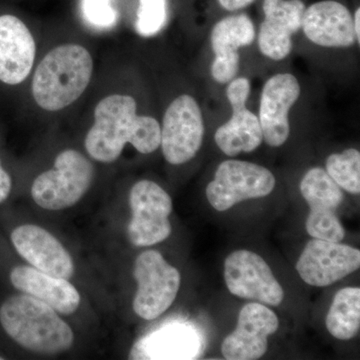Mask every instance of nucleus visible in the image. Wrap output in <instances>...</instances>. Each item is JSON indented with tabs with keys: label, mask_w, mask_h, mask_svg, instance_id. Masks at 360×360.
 Returning <instances> with one entry per match:
<instances>
[{
	"label": "nucleus",
	"mask_w": 360,
	"mask_h": 360,
	"mask_svg": "<svg viewBox=\"0 0 360 360\" xmlns=\"http://www.w3.org/2000/svg\"><path fill=\"white\" fill-rule=\"evenodd\" d=\"M94 59L79 44H63L40 61L32 84L33 99L46 111L63 110L77 101L89 86Z\"/></svg>",
	"instance_id": "obj_3"
},
{
	"label": "nucleus",
	"mask_w": 360,
	"mask_h": 360,
	"mask_svg": "<svg viewBox=\"0 0 360 360\" xmlns=\"http://www.w3.org/2000/svg\"><path fill=\"white\" fill-rule=\"evenodd\" d=\"M13 188V181L11 175L7 174L6 169L2 167L0 160V203L4 202L8 198Z\"/></svg>",
	"instance_id": "obj_26"
},
{
	"label": "nucleus",
	"mask_w": 360,
	"mask_h": 360,
	"mask_svg": "<svg viewBox=\"0 0 360 360\" xmlns=\"http://www.w3.org/2000/svg\"><path fill=\"white\" fill-rule=\"evenodd\" d=\"M255 0H219L220 6L229 11H239L250 6Z\"/></svg>",
	"instance_id": "obj_27"
},
{
	"label": "nucleus",
	"mask_w": 360,
	"mask_h": 360,
	"mask_svg": "<svg viewBox=\"0 0 360 360\" xmlns=\"http://www.w3.org/2000/svg\"><path fill=\"white\" fill-rule=\"evenodd\" d=\"M326 328L333 338L349 340L360 328V288H345L335 296L326 316Z\"/></svg>",
	"instance_id": "obj_21"
},
{
	"label": "nucleus",
	"mask_w": 360,
	"mask_h": 360,
	"mask_svg": "<svg viewBox=\"0 0 360 360\" xmlns=\"http://www.w3.org/2000/svg\"><path fill=\"white\" fill-rule=\"evenodd\" d=\"M305 8L302 0H264V20L258 33V47L264 56L272 60L288 58Z\"/></svg>",
	"instance_id": "obj_16"
},
{
	"label": "nucleus",
	"mask_w": 360,
	"mask_h": 360,
	"mask_svg": "<svg viewBox=\"0 0 360 360\" xmlns=\"http://www.w3.org/2000/svg\"><path fill=\"white\" fill-rule=\"evenodd\" d=\"M134 276L137 283L135 314L146 321L158 319L176 298L181 283L179 270L158 251L148 250L135 260Z\"/></svg>",
	"instance_id": "obj_6"
},
{
	"label": "nucleus",
	"mask_w": 360,
	"mask_h": 360,
	"mask_svg": "<svg viewBox=\"0 0 360 360\" xmlns=\"http://www.w3.org/2000/svg\"><path fill=\"white\" fill-rule=\"evenodd\" d=\"M0 322L16 343L39 354H63L73 345L72 329L58 311L32 295L9 297L0 307Z\"/></svg>",
	"instance_id": "obj_2"
},
{
	"label": "nucleus",
	"mask_w": 360,
	"mask_h": 360,
	"mask_svg": "<svg viewBox=\"0 0 360 360\" xmlns=\"http://www.w3.org/2000/svg\"><path fill=\"white\" fill-rule=\"evenodd\" d=\"M326 172L340 188L352 194L360 193V153L357 149H345L326 160Z\"/></svg>",
	"instance_id": "obj_22"
},
{
	"label": "nucleus",
	"mask_w": 360,
	"mask_h": 360,
	"mask_svg": "<svg viewBox=\"0 0 360 360\" xmlns=\"http://www.w3.org/2000/svg\"><path fill=\"white\" fill-rule=\"evenodd\" d=\"M167 20V0H139L135 28L141 37H155Z\"/></svg>",
	"instance_id": "obj_23"
},
{
	"label": "nucleus",
	"mask_w": 360,
	"mask_h": 360,
	"mask_svg": "<svg viewBox=\"0 0 360 360\" xmlns=\"http://www.w3.org/2000/svg\"><path fill=\"white\" fill-rule=\"evenodd\" d=\"M11 281L16 290L41 300L59 314H75L79 307V292L68 279L49 276L32 266L20 265L11 271Z\"/></svg>",
	"instance_id": "obj_20"
},
{
	"label": "nucleus",
	"mask_w": 360,
	"mask_h": 360,
	"mask_svg": "<svg viewBox=\"0 0 360 360\" xmlns=\"http://www.w3.org/2000/svg\"><path fill=\"white\" fill-rule=\"evenodd\" d=\"M37 45L22 20L6 14L0 16V82L18 85L32 72Z\"/></svg>",
	"instance_id": "obj_17"
},
{
	"label": "nucleus",
	"mask_w": 360,
	"mask_h": 360,
	"mask_svg": "<svg viewBox=\"0 0 360 360\" xmlns=\"http://www.w3.org/2000/svg\"><path fill=\"white\" fill-rule=\"evenodd\" d=\"M252 20L246 14L229 16L213 27L210 40L215 58L212 77L219 84H229L236 77L239 68L238 49L255 41Z\"/></svg>",
	"instance_id": "obj_18"
},
{
	"label": "nucleus",
	"mask_w": 360,
	"mask_h": 360,
	"mask_svg": "<svg viewBox=\"0 0 360 360\" xmlns=\"http://www.w3.org/2000/svg\"><path fill=\"white\" fill-rule=\"evenodd\" d=\"M360 266V251L340 243L314 238L305 245L296 264L309 285L326 288L354 274Z\"/></svg>",
	"instance_id": "obj_11"
},
{
	"label": "nucleus",
	"mask_w": 360,
	"mask_h": 360,
	"mask_svg": "<svg viewBox=\"0 0 360 360\" xmlns=\"http://www.w3.org/2000/svg\"><path fill=\"white\" fill-rule=\"evenodd\" d=\"M276 179L270 170L257 163L225 160L206 187L208 202L217 212L231 210L243 201L265 198L274 191Z\"/></svg>",
	"instance_id": "obj_5"
},
{
	"label": "nucleus",
	"mask_w": 360,
	"mask_h": 360,
	"mask_svg": "<svg viewBox=\"0 0 360 360\" xmlns=\"http://www.w3.org/2000/svg\"><path fill=\"white\" fill-rule=\"evenodd\" d=\"M278 326V317L271 309L259 302L248 303L239 312L236 330L222 342V355L229 360L259 359Z\"/></svg>",
	"instance_id": "obj_13"
},
{
	"label": "nucleus",
	"mask_w": 360,
	"mask_h": 360,
	"mask_svg": "<svg viewBox=\"0 0 360 360\" xmlns=\"http://www.w3.org/2000/svg\"><path fill=\"white\" fill-rule=\"evenodd\" d=\"M94 176V165L82 153L65 149L56 156L53 167L33 181L32 200L44 210H66L84 198Z\"/></svg>",
	"instance_id": "obj_4"
},
{
	"label": "nucleus",
	"mask_w": 360,
	"mask_h": 360,
	"mask_svg": "<svg viewBox=\"0 0 360 360\" xmlns=\"http://www.w3.org/2000/svg\"><path fill=\"white\" fill-rule=\"evenodd\" d=\"M359 21H360V9L357 8L355 11L354 18V27L355 32V37H356L357 44H360V30H359Z\"/></svg>",
	"instance_id": "obj_28"
},
{
	"label": "nucleus",
	"mask_w": 360,
	"mask_h": 360,
	"mask_svg": "<svg viewBox=\"0 0 360 360\" xmlns=\"http://www.w3.org/2000/svg\"><path fill=\"white\" fill-rule=\"evenodd\" d=\"M205 137L202 112L188 94L176 97L169 104L160 127V146L168 163L184 165L200 151Z\"/></svg>",
	"instance_id": "obj_8"
},
{
	"label": "nucleus",
	"mask_w": 360,
	"mask_h": 360,
	"mask_svg": "<svg viewBox=\"0 0 360 360\" xmlns=\"http://www.w3.org/2000/svg\"><path fill=\"white\" fill-rule=\"evenodd\" d=\"M302 28L305 37L322 47H349L356 42L354 18L347 7L333 0L305 8Z\"/></svg>",
	"instance_id": "obj_19"
},
{
	"label": "nucleus",
	"mask_w": 360,
	"mask_h": 360,
	"mask_svg": "<svg viewBox=\"0 0 360 360\" xmlns=\"http://www.w3.org/2000/svg\"><path fill=\"white\" fill-rule=\"evenodd\" d=\"M129 205L132 217L127 232L132 245L151 246L169 238L172 200L162 187L151 180L136 182L130 191Z\"/></svg>",
	"instance_id": "obj_7"
},
{
	"label": "nucleus",
	"mask_w": 360,
	"mask_h": 360,
	"mask_svg": "<svg viewBox=\"0 0 360 360\" xmlns=\"http://www.w3.org/2000/svg\"><path fill=\"white\" fill-rule=\"evenodd\" d=\"M82 18L96 30H110L118 20L113 0H82Z\"/></svg>",
	"instance_id": "obj_24"
},
{
	"label": "nucleus",
	"mask_w": 360,
	"mask_h": 360,
	"mask_svg": "<svg viewBox=\"0 0 360 360\" xmlns=\"http://www.w3.org/2000/svg\"><path fill=\"white\" fill-rule=\"evenodd\" d=\"M300 96V85L291 73H278L265 82L260 97L259 120L264 141L279 148L290 134L288 115Z\"/></svg>",
	"instance_id": "obj_14"
},
{
	"label": "nucleus",
	"mask_w": 360,
	"mask_h": 360,
	"mask_svg": "<svg viewBox=\"0 0 360 360\" xmlns=\"http://www.w3.org/2000/svg\"><path fill=\"white\" fill-rule=\"evenodd\" d=\"M130 143L142 155L160 146V124L155 118L137 115L134 97L111 94L97 103L94 123L85 137V149L94 160L113 162Z\"/></svg>",
	"instance_id": "obj_1"
},
{
	"label": "nucleus",
	"mask_w": 360,
	"mask_h": 360,
	"mask_svg": "<svg viewBox=\"0 0 360 360\" xmlns=\"http://www.w3.org/2000/svg\"><path fill=\"white\" fill-rule=\"evenodd\" d=\"M300 193L309 207L305 224L307 233L314 238L340 243L345 236L336 214L343 201L340 186L323 168L314 167L303 176Z\"/></svg>",
	"instance_id": "obj_9"
},
{
	"label": "nucleus",
	"mask_w": 360,
	"mask_h": 360,
	"mask_svg": "<svg viewBox=\"0 0 360 360\" xmlns=\"http://www.w3.org/2000/svg\"><path fill=\"white\" fill-rule=\"evenodd\" d=\"M250 89V80L245 77L232 79L227 87L232 115L214 135L215 143L224 155L236 156L241 153H252L264 141L258 116L246 108Z\"/></svg>",
	"instance_id": "obj_12"
},
{
	"label": "nucleus",
	"mask_w": 360,
	"mask_h": 360,
	"mask_svg": "<svg viewBox=\"0 0 360 360\" xmlns=\"http://www.w3.org/2000/svg\"><path fill=\"white\" fill-rule=\"evenodd\" d=\"M191 335L186 331H174L172 333L160 335V341L155 342V355H160L158 359H180L181 355L187 354V345L188 343H195L194 341H188Z\"/></svg>",
	"instance_id": "obj_25"
},
{
	"label": "nucleus",
	"mask_w": 360,
	"mask_h": 360,
	"mask_svg": "<svg viewBox=\"0 0 360 360\" xmlns=\"http://www.w3.org/2000/svg\"><path fill=\"white\" fill-rule=\"evenodd\" d=\"M11 241L20 257L34 269L65 279L75 274V264L68 251L42 227L33 224L16 227Z\"/></svg>",
	"instance_id": "obj_15"
},
{
	"label": "nucleus",
	"mask_w": 360,
	"mask_h": 360,
	"mask_svg": "<svg viewBox=\"0 0 360 360\" xmlns=\"http://www.w3.org/2000/svg\"><path fill=\"white\" fill-rule=\"evenodd\" d=\"M224 279L231 295L245 300L278 307L284 298L283 288L269 264L257 253L236 250L225 260Z\"/></svg>",
	"instance_id": "obj_10"
}]
</instances>
